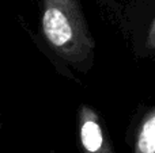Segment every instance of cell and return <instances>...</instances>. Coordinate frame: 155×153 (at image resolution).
I'll use <instances>...</instances> for the list:
<instances>
[{"label":"cell","mask_w":155,"mask_h":153,"mask_svg":"<svg viewBox=\"0 0 155 153\" xmlns=\"http://www.w3.org/2000/svg\"><path fill=\"white\" fill-rule=\"evenodd\" d=\"M41 30L63 61L80 70L91 67L95 43L79 0H42Z\"/></svg>","instance_id":"obj_1"},{"label":"cell","mask_w":155,"mask_h":153,"mask_svg":"<svg viewBox=\"0 0 155 153\" xmlns=\"http://www.w3.org/2000/svg\"><path fill=\"white\" fill-rule=\"evenodd\" d=\"M78 136L83 153H114L98 113L88 105H82L78 113Z\"/></svg>","instance_id":"obj_2"},{"label":"cell","mask_w":155,"mask_h":153,"mask_svg":"<svg viewBox=\"0 0 155 153\" xmlns=\"http://www.w3.org/2000/svg\"><path fill=\"white\" fill-rule=\"evenodd\" d=\"M134 153H155V106L140 119L135 137Z\"/></svg>","instance_id":"obj_3"},{"label":"cell","mask_w":155,"mask_h":153,"mask_svg":"<svg viewBox=\"0 0 155 153\" xmlns=\"http://www.w3.org/2000/svg\"><path fill=\"white\" fill-rule=\"evenodd\" d=\"M146 48L155 52V19L151 23L150 29H148L147 38H146Z\"/></svg>","instance_id":"obj_4"},{"label":"cell","mask_w":155,"mask_h":153,"mask_svg":"<svg viewBox=\"0 0 155 153\" xmlns=\"http://www.w3.org/2000/svg\"><path fill=\"white\" fill-rule=\"evenodd\" d=\"M2 129H3V122H2V117H0V134H2Z\"/></svg>","instance_id":"obj_5"}]
</instances>
